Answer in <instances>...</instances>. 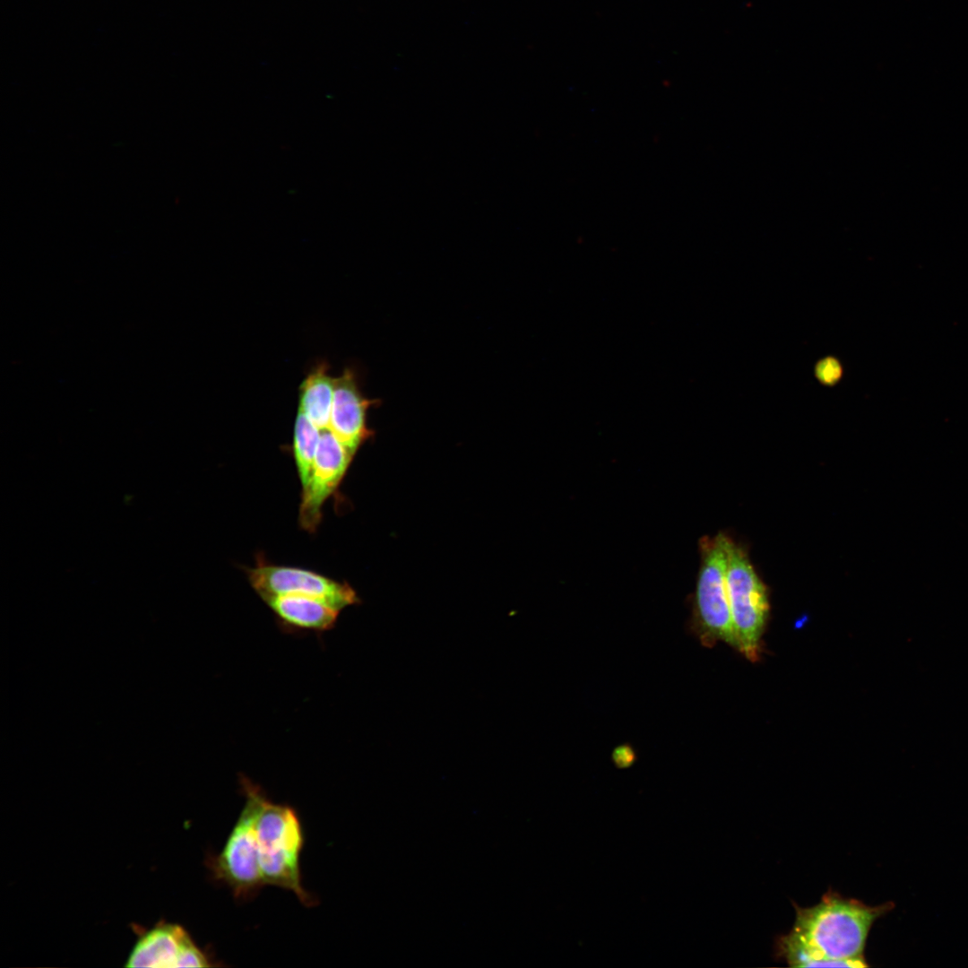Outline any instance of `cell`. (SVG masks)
I'll list each match as a JSON object with an SVG mask.
<instances>
[{
  "instance_id": "obj_5",
  "label": "cell",
  "mask_w": 968,
  "mask_h": 968,
  "mask_svg": "<svg viewBox=\"0 0 968 968\" xmlns=\"http://www.w3.org/2000/svg\"><path fill=\"white\" fill-rule=\"evenodd\" d=\"M726 581L739 653L748 660L756 661L762 652L761 640L769 617L768 592L745 548L733 540L729 551Z\"/></svg>"
},
{
  "instance_id": "obj_12",
  "label": "cell",
  "mask_w": 968,
  "mask_h": 968,
  "mask_svg": "<svg viewBox=\"0 0 968 968\" xmlns=\"http://www.w3.org/2000/svg\"><path fill=\"white\" fill-rule=\"evenodd\" d=\"M320 436L321 430L298 411L294 425L293 453L302 488L310 478Z\"/></svg>"
},
{
  "instance_id": "obj_4",
  "label": "cell",
  "mask_w": 968,
  "mask_h": 968,
  "mask_svg": "<svg viewBox=\"0 0 968 968\" xmlns=\"http://www.w3.org/2000/svg\"><path fill=\"white\" fill-rule=\"evenodd\" d=\"M245 805L220 852L209 855L213 879L228 886L237 899L246 900L264 886L258 864L255 825L266 795L246 775H239Z\"/></svg>"
},
{
  "instance_id": "obj_9",
  "label": "cell",
  "mask_w": 968,
  "mask_h": 968,
  "mask_svg": "<svg viewBox=\"0 0 968 968\" xmlns=\"http://www.w3.org/2000/svg\"><path fill=\"white\" fill-rule=\"evenodd\" d=\"M378 402L363 395L351 368H345L334 377L329 429L353 454L373 436L367 424V413Z\"/></svg>"
},
{
  "instance_id": "obj_6",
  "label": "cell",
  "mask_w": 968,
  "mask_h": 968,
  "mask_svg": "<svg viewBox=\"0 0 968 968\" xmlns=\"http://www.w3.org/2000/svg\"><path fill=\"white\" fill-rule=\"evenodd\" d=\"M253 589L263 598L269 595H298L320 601L341 610L360 603L353 588L315 572L290 566H276L258 558L256 565L246 570Z\"/></svg>"
},
{
  "instance_id": "obj_11",
  "label": "cell",
  "mask_w": 968,
  "mask_h": 968,
  "mask_svg": "<svg viewBox=\"0 0 968 968\" xmlns=\"http://www.w3.org/2000/svg\"><path fill=\"white\" fill-rule=\"evenodd\" d=\"M321 362L312 368L299 386L298 411L320 430L329 429L333 398L334 377Z\"/></svg>"
},
{
  "instance_id": "obj_2",
  "label": "cell",
  "mask_w": 968,
  "mask_h": 968,
  "mask_svg": "<svg viewBox=\"0 0 968 968\" xmlns=\"http://www.w3.org/2000/svg\"><path fill=\"white\" fill-rule=\"evenodd\" d=\"M257 856L264 885L295 894L307 906L315 903L302 886L300 855L304 834L296 810L286 804L264 799L255 825Z\"/></svg>"
},
{
  "instance_id": "obj_13",
  "label": "cell",
  "mask_w": 968,
  "mask_h": 968,
  "mask_svg": "<svg viewBox=\"0 0 968 968\" xmlns=\"http://www.w3.org/2000/svg\"><path fill=\"white\" fill-rule=\"evenodd\" d=\"M817 378L825 385H834L841 378L843 368L838 359L827 357L821 359L815 367Z\"/></svg>"
},
{
  "instance_id": "obj_7",
  "label": "cell",
  "mask_w": 968,
  "mask_h": 968,
  "mask_svg": "<svg viewBox=\"0 0 968 968\" xmlns=\"http://www.w3.org/2000/svg\"><path fill=\"white\" fill-rule=\"evenodd\" d=\"M354 454L330 429L321 430L320 441L307 485L302 488L299 523L315 532L322 519V507L344 477Z\"/></svg>"
},
{
  "instance_id": "obj_3",
  "label": "cell",
  "mask_w": 968,
  "mask_h": 968,
  "mask_svg": "<svg viewBox=\"0 0 968 968\" xmlns=\"http://www.w3.org/2000/svg\"><path fill=\"white\" fill-rule=\"evenodd\" d=\"M732 539L724 532L700 540V566L693 606V627L701 643L723 642L739 652L727 591V565Z\"/></svg>"
},
{
  "instance_id": "obj_8",
  "label": "cell",
  "mask_w": 968,
  "mask_h": 968,
  "mask_svg": "<svg viewBox=\"0 0 968 968\" xmlns=\"http://www.w3.org/2000/svg\"><path fill=\"white\" fill-rule=\"evenodd\" d=\"M215 964L180 925L161 922L143 931L126 967H210Z\"/></svg>"
},
{
  "instance_id": "obj_10",
  "label": "cell",
  "mask_w": 968,
  "mask_h": 968,
  "mask_svg": "<svg viewBox=\"0 0 968 968\" xmlns=\"http://www.w3.org/2000/svg\"><path fill=\"white\" fill-rule=\"evenodd\" d=\"M286 632L323 633L335 627L340 610L320 601L298 595L262 598Z\"/></svg>"
},
{
  "instance_id": "obj_1",
  "label": "cell",
  "mask_w": 968,
  "mask_h": 968,
  "mask_svg": "<svg viewBox=\"0 0 968 968\" xmlns=\"http://www.w3.org/2000/svg\"><path fill=\"white\" fill-rule=\"evenodd\" d=\"M795 921L776 940V953L794 967H867L864 949L873 923L890 912L887 902L869 906L828 890L815 905L793 903Z\"/></svg>"
}]
</instances>
